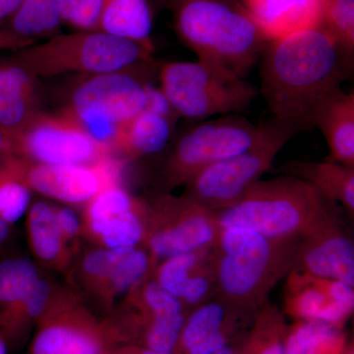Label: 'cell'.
<instances>
[{
	"mask_svg": "<svg viewBox=\"0 0 354 354\" xmlns=\"http://www.w3.org/2000/svg\"><path fill=\"white\" fill-rule=\"evenodd\" d=\"M62 25L73 31H97L102 0H57Z\"/></svg>",
	"mask_w": 354,
	"mask_h": 354,
	"instance_id": "obj_34",
	"label": "cell"
},
{
	"mask_svg": "<svg viewBox=\"0 0 354 354\" xmlns=\"http://www.w3.org/2000/svg\"><path fill=\"white\" fill-rule=\"evenodd\" d=\"M6 141H4L3 136H2L1 133H0V155H2V153H6Z\"/></svg>",
	"mask_w": 354,
	"mask_h": 354,
	"instance_id": "obj_44",
	"label": "cell"
},
{
	"mask_svg": "<svg viewBox=\"0 0 354 354\" xmlns=\"http://www.w3.org/2000/svg\"><path fill=\"white\" fill-rule=\"evenodd\" d=\"M209 250L211 248L178 254L160 261L156 268L153 279L180 300L184 290L201 267Z\"/></svg>",
	"mask_w": 354,
	"mask_h": 354,
	"instance_id": "obj_30",
	"label": "cell"
},
{
	"mask_svg": "<svg viewBox=\"0 0 354 354\" xmlns=\"http://www.w3.org/2000/svg\"><path fill=\"white\" fill-rule=\"evenodd\" d=\"M153 266L148 251L138 247L122 249L102 290L106 291L109 297H120L130 292L135 286L147 279Z\"/></svg>",
	"mask_w": 354,
	"mask_h": 354,
	"instance_id": "obj_28",
	"label": "cell"
},
{
	"mask_svg": "<svg viewBox=\"0 0 354 354\" xmlns=\"http://www.w3.org/2000/svg\"><path fill=\"white\" fill-rule=\"evenodd\" d=\"M109 354H176L174 351H153V349L143 348V346H134V344H118L114 346Z\"/></svg>",
	"mask_w": 354,
	"mask_h": 354,
	"instance_id": "obj_37",
	"label": "cell"
},
{
	"mask_svg": "<svg viewBox=\"0 0 354 354\" xmlns=\"http://www.w3.org/2000/svg\"><path fill=\"white\" fill-rule=\"evenodd\" d=\"M348 339L344 328L317 320L288 325L286 354H342Z\"/></svg>",
	"mask_w": 354,
	"mask_h": 354,
	"instance_id": "obj_25",
	"label": "cell"
},
{
	"mask_svg": "<svg viewBox=\"0 0 354 354\" xmlns=\"http://www.w3.org/2000/svg\"><path fill=\"white\" fill-rule=\"evenodd\" d=\"M118 165L109 158L92 165H41L26 160L29 187L69 204L91 201L106 186L118 183Z\"/></svg>",
	"mask_w": 354,
	"mask_h": 354,
	"instance_id": "obj_15",
	"label": "cell"
},
{
	"mask_svg": "<svg viewBox=\"0 0 354 354\" xmlns=\"http://www.w3.org/2000/svg\"><path fill=\"white\" fill-rule=\"evenodd\" d=\"M286 317L283 310L266 302L256 311L250 327L236 344L237 354H286Z\"/></svg>",
	"mask_w": 354,
	"mask_h": 354,
	"instance_id": "obj_24",
	"label": "cell"
},
{
	"mask_svg": "<svg viewBox=\"0 0 354 354\" xmlns=\"http://www.w3.org/2000/svg\"><path fill=\"white\" fill-rule=\"evenodd\" d=\"M158 80L176 115L191 123L245 113L259 95L245 78L199 59L162 65Z\"/></svg>",
	"mask_w": 354,
	"mask_h": 354,
	"instance_id": "obj_7",
	"label": "cell"
},
{
	"mask_svg": "<svg viewBox=\"0 0 354 354\" xmlns=\"http://www.w3.org/2000/svg\"><path fill=\"white\" fill-rule=\"evenodd\" d=\"M177 38L198 59L245 78L269 43L241 0H174Z\"/></svg>",
	"mask_w": 354,
	"mask_h": 354,
	"instance_id": "obj_3",
	"label": "cell"
},
{
	"mask_svg": "<svg viewBox=\"0 0 354 354\" xmlns=\"http://www.w3.org/2000/svg\"><path fill=\"white\" fill-rule=\"evenodd\" d=\"M221 227L215 212L187 198L162 195L145 216V242L153 265L214 246Z\"/></svg>",
	"mask_w": 354,
	"mask_h": 354,
	"instance_id": "obj_10",
	"label": "cell"
},
{
	"mask_svg": "<svg viewBox=\"0 0 354 354\" xmlns=\"http://www.w3.org/2000/svg\"><path fill=\"white\" fill-rule=\"evenodd\" d=\"M122 249H97L86 254L81 269L88 283H94L102 288L113 271Z\"/></svg>",
	"mask_w": 354,
	"mask_h": 354,
	"instance_id": "obj_35",
	"label": "cell"
},
{
	"mask_svg": "<svg viewBox=\"0 0 354 354\" xmlns=\"http://www.w3.org/2000/svg\"><path fill=\"white\" fill-rule=\"evenodd\" d=\"M31 202V188L26 180V160L19 156H0V218L12 225L22 218Z\"/></svg>",
	"mask_w": 354,
	"mask_h": 354,
	"instance_id": "obj_26",
	"label": "cell"
},
{
	"mask_svg": "<svg viewBox=\"0 0 354 354\" xmlns=\"http://www.w3.org/2000/svg\"><path fill=\"white\" fill-rule=\"evenodd\" d=\"M320 27L353 57L354 0H324Z\"/></svg>",
	"mask_w": 354,
	"mask_h": 354,
	"instance_id": "obj_33",
	"label": "cell"
},
{
	"mask_svg": "<svg viewBox=\"0 0 354 354\" xmlns=\"http://www.w3.org/2000/svg\"><path fill=\"white\" fill-rule=\"evenodd\" d=\"M334 203L301 179L281 176L258 181L216 218L221 227H247L270 239H298Z\"/></svg>",
	"mask_w": 354,
	"mask_h": 354,
	"instance_id": "obj_5",
	"label": "cell"
},
{
	"mask_svg": "<svg viewBox=\"0 0 354 354\" xmlns=\"http://www.w3.org/2000/svg\"><path fill=\"white\" fill-rule=\"evenodd\" d=\"M253 317L237 311L218 297L213 298L187 314L174 353L211 354L239 344Z\"/></svg>",
	"mask_w": 354,
	"mask_h": 354,
	"instance_id": "obj_16",
	"label": "cell"
},
{
	"mask_svg": "<svg viewBox=\"0 0 354 354\" xmlns=\"http://www.w3.org/2000/svg\"><path fill=\"white\" fill-rule=\"evenodd\" d=\"M329 146L328 160L354 167V94L341 88L330 93L316 109L313 128Z\"/></svg>",
	"mask_w": 354,
	"mask_h": 354,
	"instance_id": "obj_20",
	"label": "cell"
},
{
	"mask_svg": "<svg viewBox=\"0 0 354 354\" xmlns=\"http://www.w3.org/2000/svg\"><path fill=\"white\" fill-rule=\"evenodd\" d=\"M291 271L354 286V245L337 203L298 241Z\"/></svg>",
	"mask_w": 354,
	"mask_h": 354,
	"instance_id": "obj_12",
	"label": "cell"
},
{
	"mask_svg": "<svg viewBox=\"0 0 354 354\" xmlns=\"http://www.w3.org/2000/svg\"><path fill=\"white\" fill-rule=\"evenodd\" d=\"M299 239H270L247 227H221L211 248L216 297L253 317L290 274Z\"/></svg>",
	"mask_w": 354,
	"mask_h": 354,
	"instance_id": "obj_2",
	"label": "cell"
},
{
	"mask_svg": "<svg viewBox=\"0 0 354 354\" xmlns=\"http://www.w3.org/2000/svg\"><path fill=\"white\" fill-rule=\"evenodd\" d=\"M236 344H230V346H225V348L218 349V351L211 354H237Z\"/></svg>",
	"mask_w": 354,
	"mask_h": 354,
	"instance_id": "obj_41",
	"label": "cell"
},
{
	"mask_svg": "<svg viewBox=\"0 0 354 354\" xmlns=\"http://www.w3.org/2000/svg\"><path fill=\"white\" fill-rule=\"evenodd\" d=\"M268 41L320 27L324 0H241Z\"/></svg>",
	"mask_w": 354,
	"mask_h": 354,
	"instance_id": "obj_18",
	"label": "cell"
},
{
	"mask_svg": "<svg viewBox=\"0 0 354 354\" xmlns=\"http://www.w3.org/2000/svg\"><path fill=\"white\" fill-rule=\"evenodd\" d=\"M9 236V225L0 218V249L3 247Z\"/></svg>",
	"mask_w": 354,
	"mask_h": 354,
	"instance_id": "obj_40",
	"label": "cell"
},
{
	"mask_svg": "<svg viewBox=\"0 0 354 354\" xmlns=\"http://www.w3.org/2000/svg\"><path fill=\"white\" fill-rule=\"evenodd\" d=\"M283 312L297 320H317L344 328L354 310L353 286L335 279L290 271Z\"/></svg>",
	"mask_w": 354,
	"mask_h": 354,
	"instance_id": "obj_14",
	"label": "cell"
},
{
	"mask_svg": "<svg viewBox=\"0 0 354 354\" xmlns=\"http://www.w3.org/2000/svg\"><path fill=\"white\" fill-rule=\"evenodd\" d=\"M153 18L148 0H102L97 31L129 39L153 51Z\"/></svg>",
	"mask_w": 354,
	"mask_h": 354,
	"instance_id": "obj_22",
	"label": "cell"
},
{
	"mask_svg": "<svg viewBox=\"0 0 354 354\" xmlns=\"http://www.w3.org/2000/svg\"><path fill=\"white\" fill-rule=\"evenodd\" d=\"M48 307L29 354H109L115 346L106 326L70 304Z\"/></svg>",
	"mask_w": 354,
	"mask_h": 354,
	"instance_id": "obj_13",
	"label": "cell"
},
{
	"mask_svg": "<svg viewBox=\"0 0 354 354\" xmlns=\"http://www.w3.org/2000/svg\"><path fill=\"white\" fill-rule=\"evenodd\" d=\"M28 230L34 253L48 264L57 263L64 252V237L58 227L55 208L37 202L29 209Z\"/></svg>",
	"mask_w": 354,
	"mask_h": 354,
	"instance_id": "obj_27",
	"label": "cell"
},
{
	"mask_svg": "<svg viewBox=\"0 0 354 354\" xmlns=\"http://www.w3.org/2000/svg\"><path fill=\"white\" fill-rule=\"evenodd\" d=\"M353 58L321 27L269 41L260 91L274 120L299 133L313 128L316 109L348 79Z\"/></svg>",
	"mask_w": 354,
	"mask_h": 354,
	"instance_id": "obj_1",
	"label": "cell"
},
{
	"mask_svg": "<svg viewBox=\"0 0 354 354\" xmlns=\"http://www.w3.org/2000/svg\"><path fill=\"white\" fill-rule=\"evenodd\" d=\"M342 354H354L353 341L346 342Z\"/></svg>",
	"mask_w": 354,
	"mask_h": 354,
	"instance_id": "obj_42",
	"label": "cell"
},
{
	"mask_svg": "<svg viewBox=\"0 0 354 354\" xmlns=\"http://www.w3.org/2000/svg\"><path fill=\"white\" fill-rule=\"evenodd\" d=\"M153 51L102 31L60 34L14 53L11 59L34 78L95 75L153 64Z\"/></svg>",
	"mask_w": 354,
	"mask_h": 354,
	"instance_id": "obj_4",
	"label": "cell"
},
{
	"mask_svg": "<svg viewBox=\"0 0 354 354\" xmlns=\"http://www.w3.org/2000/svg\"><path fill=\"white\" fill-rule=\"evenodd\" d=\"M150 3L151 9L153 14V17L162 12L165 10H169L174 0H148Z\"/></svg>",
	"mask_w": 354,
	"mask_h": 354,
	"instance_id": "obj_39",
	"label": "cell"
},
{
	"mask_svg": "<svg viewBox=\"0 0 354 354\" xmlns=\"http://www.w3.org/2000/svg\"><path fill=\"white\" fill-rule=\"evenodd\" d=\"M6 153L32 164L92 165L109 158V151L66 114L39 111L28 123Z\"/></svg>",
	"mask_w": 354,
	"mask_h": 354,
	"instance_id": "obj_11",
	"label": "cell"
},
{
	"mask_svg": "<svg viewBox=\"0 0 354 354\" xmlns=\"http://www.w3.org/2000/svg\"><path fill=\"white\" fill-rule=\"evenodd\" d=\"M298 133L297 128L272 118L265 123L262 136L250 148L193 176L185 184L183 196L215 213L230 208L272 169L281 149Z\"/></svg>",
	"mask_w": 354,
	"mask_h": 354,
	"instance_id": "obj_8",
	"label": "cell"
},
{
	"mask_svg": "<svg viewBox=\"0 0 354 354\" xmlns=\"http://www.w3.org/2000/svg\"><path fill=\"white\" fill-rule=\"evenodd\" d=\"M7 353V346L6 339H4L3 335L0 333V354H6Z\"/></svg>",
	"mask_w": 354,
	"mask_h": 354,
	"instance_id": "obj_43",
	"label": "cell"
},
{
	"mask_svg": "<svg viewBox=\"0 0 354 354\" xmlns=\"http://www.w3.org/2000/svg\"><path fill=\"white\" fill-rule=\"evenodd\" d=\"M264 124H254L241 114H227L193 122L172 142L162 167L169 191L185 185L209 165L246 151L261 138Z\"/></svg>",
	"mask_w": 354,
	"mask_h": 354,
	"instance_id": "obj_9",
	"label": "cell"
},
{
	"mask_svg": "<svg viewBox=\"0 0 354 354\" xmlns=\"http://www.w3.org/2000/svg\"><path fill=\"white\" fill-rule=\"evenodd\" d=\"M62 27L57 0H22L12 18L0 28V50H24L60 34Z\"/></svg>",
	"mask_w": 354,
	"mask_h": 354,
	"instance_id": "obj_19",
	"label": "cell"
},
{
	"mask_svg": "<svg viewBox=\"0 0 354 354\" xmlns=\"http://www.w3.org/2000/svg\"><path fill=\"white\" fill-rule=\"evenodd\" d=\"M58 227L65 239H72L80 232L81 223L78 216L70 208L55 209Z\"/></svg>",
	"mask_w": 354,
	"mask_h": 354,
	"instance_id": "obj_36",
	"label": "cell"
},
{
	"mask_svg": "<svg viewBox=\"0 0 354 354\" xmlns=\"http://www.w3.org/2000/svg\"><path fill=\"white\" fill-rule=\"evenodd\" d=\"M39 279L38 269L27 258L0 262V312L21 301Z\"/></svg>",
	"mask_w": 354,
	"mask_h": 354,
	"instance_id": "obj_29",
	"label": "cell"
},
{
	"mask_svg": "<svg viewBox=\"0 0 354 354\" xmlns=\"http://www.w3.org/2000/svg\"><path fill=\"white\" fill-rule=\"evenodd\" d=\"M88 203V227L97 236H100L104 225L113 216L143 206L130 196L127 191L118 185V183L106 186Z\"/></svg>",
	"mask_w": 354,
	"mask_h": 354,
	"instance_id": "obj_31",
	"label": "cell"
},
{
	"mask_svg": "<svg viewBox=\"0 0 354 354\" xmlns=\"http://www.w3.org/2000/svg\"><path fill=\"white\" fill-rule=\"evenodd\" d=\"M146 212L142 206L109 218L100 234L106 248H131L143 242Z\"/></svg>",
	"mask_w": 354,
	"mask_h": 354,
	"instance_id": "obj_32",
	"label": "cell"
},
{
	"mask_svg": "<svg viewBox=\"0 0 354 354\" xmlns=\"http://www.w3.org/2000/svg\"><path fill=\"white\" fill-rule=\"evenodd\" d=\"M278 171L283 176L297 177L313 186L330 201L342 205L353 216L354 167L328 158L320 162L293 160L281 165Z\"/></svg>",
	"mask_w": 354,
	"mask_h": 354,
	"instance_id": "obj_21",
	"label": "cell"
},
{
	"mask_svg": "<svg viewBox=\"0 0 354 354\" xmlns=\"http://www.w3.org/2000/svg\"><path fill=\"white\" fill-rule=\"evenodd\" d=\"M22 0H0V28L12 18Z\"/></svg>",
	"mask_w": 354,
	"mask_h": 354,
	"instance_id": "obj_38",
	"label": "cell"
},
{
	"mask_svg": "<svg viewBox=\"0 0 354 354\" xmlns=\"http://www.w3.org/2000/svg\"><path fill=\"white\" fill-rule=\"evenodd\" d=\"M37 80L10 58L0 59V133L6 150L41 111Z\"/></svg>",
	"mask_w": 354,
	"mask_h": 354,
	"instance_id": "obj_17",
	"label": "cell"
},
{
	"mask_svg": "<svg viewBox=\"0 0 354 354\" xmlns=\"http://www.w3.org/2000/svg\"><path fill=\"white\" fill-rule=\"evenodd\" d=\"M178 116L145 109L125 127L116 152L128 158L146 157L164 151L174 138Z\"/></svg>",
	"mask_w": 354,
	"mask_h": 354,
	"instance_id": "obj_23",
	"label": "cell"
},
{
	"mask_svg": "<svg viewBox=\"0 0 354 354\" xmlns=\"http://www.w3.org/2000/svg\"><path fill=\"white\" fill-rule=\"evenodd\" d=\"M140 68L81 76L60 113L75 121L95 143L116 152L125 127L146 108L150 84L136 73Z\"/></svg>",
	"mask_w": 354,
	"mask_h": 354,
	"instance_id": "obj_6",
	"label": "cell"
}]
</instances>
